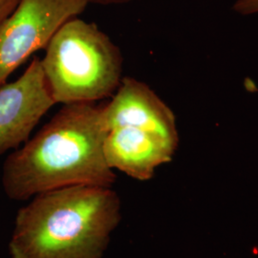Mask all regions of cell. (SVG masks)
Masks as SVG:
<instances>
[{"mask_svg":"<svg viewBox=\"0 0 258 258\" xmlns=\"http://www.w3.org/2000/svg\"><path fill=\"white\" fill-rule=\"evenodd\" d=\"M87 5L84 0H21L0 23V86Z\"/></svg>","mask_w":258,"mask_h":258,"instance_id":"obj_4","label":"cell"},{"mask_svg":"<svg viewBox=\"0 0 258 258\" xmlns=\"http://www.w3.org/2000/svg\"><path fill=\"white\" fill-rule=\"evenodd\" d=\"M178 145L163 136L135 127L109 130L103 145L107 165L138 181L153 178L159 166L171 162Z\"/></svg>","mask_w":258,"mask_h":258,"instance_id":"obj_7","label":"cell"},{"mask_svg":"<svg viewBox=\"0 0 258 258\" xmlns=\"http://www.w3.org/2000/svg\"><path fill=\"white\" fill-rule=\"evenodd\" d=\"M28 201L15 218L11 258H103L121 221L113 187L72 185Z\"/></svg>","mask_w":258,"mask_h":258,"instance_id":"obj_2","label":"cell"},{"mask_svg":"<svg viewBox=\"0 0 258 258\" xmlns=\"http://www.w3.org/2000/svg\"><path fill=\"white\" fill-rule=\"evenodd\" d=\"M44 50L41 69L55 104L95 103L111 98L120 86V48L94 23L69 19Z\"/></svg>","mask_w":258,"mask_h":258,"instance_id":"obj_3","label":"cell"},{"mask_svg":"<svg viewBox=\"0 0 258 258\" xmlns=\"http://www.w3.org/2000/svg\"><path fill=\"white\" fill-rule=\"evenodd\" d=\"M102 118L107 132L117 127H135L179 145L173 111L147 83L134 78H122L110 101L102 104Z\"/></svg>","mask_w":258,"mask_h":258,"instance_id":"obj_6","label":"cell"},{"mask_svg":"<svg viewBox=\"0 0 258 258\" xmlns=\"http://www.w3.org/2000/svg\"><path fill=\"white\" fill-rule=\"evenodd\" d=\"M87 4H97V5H103V6H108V5H121V4H126L129 3L132 0H84Z\"/></svg>","mask_w":258,"mask_h":258,"instance_id":"obj_10","label":"cell"},{"mask_svg":"<svg viewBox=\"0 0 258 258\" xmlns=\"http://www.w3.org/2000/svg\"><path fill=\"white\" fill-rule=\"evenodd\" d=\"M55 104L35 56L18 80L0 86V155L23 145Z\"/></svg>","mask_w":258,"mask_h":258,"instance_id":"obj_5","label":"cell"},{"mask_svg":"<svg viewBox=\"0 0 258 258\" xmlns=\"http://www.w3.org/2000/svg\"><path fill=\"white\" fill-rule=\"evenodd\" d=\"M106 134L102 105L63 104L7 157L1 176L3 191L11 200L28 201L37 194L72 185L113 187L117 175L104 156Z\"/></svg>","mask_w":258,"mask_h":258,"instance_id":"obj_1","label":"cell"},{"mask_svg":"<svg viewBox=\"0 0 258 258\" xmlns=\"http://www.w3.org/2000/svg\"><path fill=\"white\" fill-rule=\"evenodd\" d=\"M21 0H0V23L19 6Z\"/></svg>","mask_w":258,"mask_h":258,"instance_id":"obj_9","label":"cell"},{"mask_svg":"<svg viewBox=\"0 0 258 258\" xmlns=\"http://www.w3.org/2000/svg\"><path fill=\"white\" fill-rule=\"evenodd\" d=\"M232 9L241 16L255 15L258 14V0H236Z\"/></svg>","mask_w":258,"mask_h":258,"instance_id":"obj_8","label":"cell"}]
</instances>
